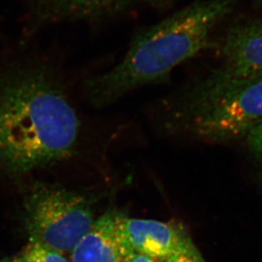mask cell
I'll return each mask as SVG.
<instances>
[{
    "mask_svg": "<svg viewBox=\"0 0 262 262\" xmlns=\"http://www.w3.org/2000/svg\"><path fill=\"white\" fill-rule=\"evenodd\" d=\"M259 1H260V3H261L262 4V0H259Z\"/></svg>",
    "mask_w": 262,
    "mask_h": 262,
    "instance_id": "9a60e30c",
    "label": "cell"
},
{
    "mask_svg": "<svg viewBox=\"0 0 262 262\" xmlns=\"http://www.w3.org/2000/svg\"><path fill=\"white\" fill-rule=\"evenodd\" d=\"M127 262H156V260H152L150 258L147 257L145 255L133 253L131 256L129 258Z\"/></svg>",
    "mask_w": 262,
    "mask_h": 262,
    "instance_id": "4fadbf2b",
    "label": "cell"
},
{
    "mask_svg": "<svg viewBox=\"0 0 262 262\" xmlns=\"http://www.w3.org/2000/svg\"><path fill=\"white\" fill-rule=\"evenodd\" d=\"M0 262H21V260L18 258V256H15V257L3 259V260H0Z\"/></svg>",
    "mask_w": 262,
    "mask_h": 262,
    "instance_id": "5bb4252c",
    "label": "cell"
},
{
    "mask_svg": "<svg viewBox=\"0 0 262 262\" xmlns=\"http://www.w3.org/2000/svg\"><path fill=\"white\" fill-rule=\"evenodd\" d=\"M134 0H41L39 13L48 20H95L118 12Z\"/></svg>",
    "mask_w": 262,
    "mask_h": 262,
    "instance_id": "ba28073f",
    "label": "cell"
},
{
    "mask_svg": "<svg viewBox=\"0 0 262 262\" xmlns=\"http://www.w3.org/2000/svg\"><path fill=\"white\" fill-rule=\"evenodd\" d=\"M37 1H41V0H37Z\"/></svg>",
    "mask_w": 262,
    "mask_h": 262,
    "instance_id": "2e32d148",
    "label": "cell"
},
{
    "mask_svg": "<svg viewBox=\"0 0 262 262\" xmlns=\"http://www.w3.org/2000/svg\"><path fill=\"white\" fill-rule=\"evenodd\" d=\"M17 256L21 262H69L63 253L31 241Z\"/></svg>",
    "mask_w": 262,
    "mask_h": 262,
    "instance_id": "9c48e42d",
    "label": "cell"
},
{
    "mask_svg": "<svg viewBox=\"0 0 262 262\" xmlns=\"http://www.w3.org/2000/svg\"><path fill=\"white\" fill-rule=\"evenodd\" d=\"M81 121L64 85L45 64L0 72V163L26 173L72 155Z\"/></svg>",
    "mask_w": 262,
    "mask_h": 262,
    "instance_id": "6da1fadb",
    "label": "cell"
},
{
    "mask_svg": "<svg viewBox=\"0 0 262 262\" xmlns=\"http://www.w3.org/2000/svg\"><path fill=\"white\" fill-rule=\"evenodd\" d=\"M239 0H201L139 32L120 63L88 80L84 94L104 106L131 92L161 82L183 62L205 49L211 32Z\"/></svg>",
    "mask_w": 262,
    "mask_h": 262,
    "instance_id": "7a4b0ae2",
    "label": "cell"
},
{
    "mask_svg": "<svg viewBox=\"0 0 262 262\" xmlns=\"http://www.w3.org/2000/svg\"><path fill=\"white\" fill-rule=\"evenodd\" d=\"M250 150L262 161V121L245 137Z\"/></svg>",
    "mask_w": 262,
    "mask_h": 262,
    "instance_id": "30bf717a",
    "label": "cell"
},
{
    "mask_svg": "<svg viewBox=\"0 0 262 262\" xmlns=\"http://www.w3.org/2000/svg\"><path fill=\"white\" fill-rule=\"evenodd\" d=\"M24 212L30 241L63 254L72 252L96 220L86 197L49 186L30 193Z\"/></svg>",
    "mask_w": 262,
    "mask_h": 262,
    "instance_id": "277c9868",
    "label": "cell"
},
{
    "mask_svg": "<svg viewBox=\"0 0 262 262\" xmlns=\"http://www.w3.org/2000/svg\"><path fill=\"white\" fill-rule=\"evenodd\" d=\"M126 215L111 210L94 222L72 251V262H127L132 250L124 231Z\"/></svg>",
    "mask_w": 262,
    "mask_h": 262,
    "instance_id": "8992f818",
    "label": "cell"
},
{
    "mask_svg": "<svg viewBox=\"0 0 262 262\" xmlns=\"http://www.w3.org/2000/svg\"><path fill=\"white\" fill-rule=\"evenodd\" d=\"M178 0H151L152 6L158 9H165V8L170 7L171 5H173Z\"/></svg>",
    "mask_w": 262,
    "mask_h": 262,
    "instance_id": "7c38bea8",
    "label": "cell"
},
{
    "mask_svg": "<svg viewBox=\"0 0 262 262\" xmlns=\"http://www.w3.org/2000/svg\"><path fill=\"white\" fill-rule=\"evenodd\" d=\"M166 121L209 141L247 136L262 121V72L219 67L176 94Z\"/></svg>",
    "mask_w": 262,
    "mask_h": 262,
    "instance_id": "3957f363",
    "label": "cell"
},
{
    "mask_svg": "<svg viewBox=\"0 0 262 262\" xmlns=\"http://www.w3.org/2000/svg\"><path fill=\"white\" fill-rule=\"evenodd\" d=\"M124 231L134 253L156 262L195 247L185 231L174 223L126 216Z\"/></svg>",
    "mask_w": 262,
    "mask_h": 262,
    "instance_id": "5b68a950",
    "label": "cell"
},
{
    "mask_svg": "<svg viewBox=\"0 0 262 262\" xmlns=\"http://www.w3.org/2000/svg\"><path fill=\"white\" fill-rule=\"evenodd\" d=\"M164 262H205L196 247L178 253Z\"/></svg>",
    "mask_w": 262,
    "mask_h": 262,
    "instance_id": "8fae6325",
    "label": "cell"
},
{
    "mask_svg": "<svg viewBox=\"0 0 262 262\" xmlns=\"http://www.w3.org/2000/svg\"><path fill=\"white\" fill-rule=\"evenodd\" d=\"M223 66L240 72H262V19L233 26L222 43Z\"/></svg>",
    "mask_w": 262,
    "mask_h": 262,
    "instance_id": "52a82bcc",
    "label": "cell"
}]
</instances>
